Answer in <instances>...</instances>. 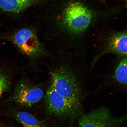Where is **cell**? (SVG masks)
I'll return each mask as SVG.
<instances>
[{
	"label": "cell",
	"instance_id": "6da1fadb",
	"mask_svg": "<svg viewBox=\"0 0 127 127\" xmlns=\"http://www.w3.org/2000/svg\"><path fill=\"white\" fill-rule=\"evenodd\" d=\"M95 17V12L85 4L72 1L67 4L62 13L61 25L69 34L79 35L86 31Z\"/></svg>",
	"mask_w": 127,
	"mask_h": 127
},
{
	"label": "cell",
	"instance_id": "7a4b0ae2",
	"mask_svg": "<svg viewBox=\"0 0 127 127\" xmlns=\"http://www.w3.org/2000/svg\"><path fill=\"white\" fill-rule=\"evenodd\" d=\"M51 84L60 96L80 111L82 90L74 74L69 70L60 68L51 73Z\"/></svg>",
	"mask_w": 127,
	"mask_h": 127
},
{
	"label": "cell",
	"instance_id": "3957f363",
	"mask_svg": "<svg viewBox=\"0 0 127 127\" xmlns=\"http://www.w3.org/2000/svg\"><path fill=\"white\" fill-rule=\"evenodd\" d=\"M127 114L119 118L112 116L109 109L101 107L85 114L79 120V127H123Z\"/></svg>",
	"mask_w": 127,
	"mask_h": 127
},
{
	"label": "cell",
	"instance_id": "277c9868",
	"mask_svg": "<svg viewBox=\"0 0 127 127\" xmlns=\"http://www.w3.org/2000/svg\"><path fill=\"white\" fill-rule=\"evenodd\" d=\"M44 101L47 113L54 117L73 118L80 112L60 96L51 84L47 89Z\"/></svg>",
	"mask_w": 127,
	"mask_h": 127
},
{
	"label": "cell",
	"instance_id": "5b68a950",
	"mask_svg": "<svg viewBox=\"0 0 127 127\" xmlns=\"http://www.w3.org/2000/svg\"><path fill=\"white\" fill-rule=\"evenodd\" d=\"M12 40L19 49L31 58L45 55L42 45L34 32L28 28L19 30L12 36Z\"/></svg>",
	"mask_w": 127,
	"mask_h": 127
},
{
	"label": "cell",
	"instance_id": "8992f818",
	"mask_svg": "<svg viewBox=\"0 0 127 127\" xmlns=\"http://www.w3.org/2000/svg\"><path fill=\"white\" fill-rule=\"evenodd\" d=\"M42 89L27 82H23L17 85L13 99L21 105L31 106L39 102L43 96Z\"/></svg>",
	"mask_w": 127,
	"mask_h": 127
},
{
	"label": "cell",
	"instance_id": "52a82bcc",
	"mask_svg": "<svg viewBox=\"0 0 127 127\" xmlns=\"http://www.w3.org/2000/svg\"><path fill=\"white\" fill-rule=\"evenodd\" d=\"M113 53L119 57L127 56V30L111 34L106 38L104 49L95 59L96 61L102 55Z\"/></svg>",
	"mask_w": 127,
	"mask_h": 127
},
{
	"label": "cell",
	"instance_id": "ba28073f",
	"mask_svg": "<svg viewBox=\"0 0 127 127\" xmlns=\"http://www.w3.org/2000/svg\"><path fill=\"white\" fill-rule=\"evenodd\" d=\"M35 0H0V9L4 11L17 13L29 7Z\"/></svg>",
	"mask_w": 127,
	"mask_h": 127
},
{
	"label": "cell",
	"instance_id": "9c48e42d",
	"mask_svg": "<svg viewBox=\"0 0 127 127\" xmlns=\"http://www.w3.org/2000/svg\"><path fill=\"white\" fill-rule=\"evenodd\" d=\"M112 78L117 85L127 89V56L123 58L117 64Z\"/></svg>",
	"mask_w": 127,
	"mask_h": 127
},
{
	"label": "cell",
	"instance_id": "30bf717a",
	"mask_svg": "<svg viewBox=\"0 0 127 127\" xmlns=\"http://www.w3.org/2000/svg\"><path fill=\"white\" fill-rule=\"evenodd\" d=\"M15 117L19 123L24 127H45L43 121L37 120L35 117L28 112H17Z\"/></svg>",
	"mask_w": 127,
	"mask_h": 127
},
{
	"label": "cell",
	"instance_id": "8fae6325",
	"mask_svg": "<svg viewBox=\"0 0 127 127\" xmlns=\"http://www.w3.org/2000/svg\"><path fill=\"white\" fill-rule=\"evenodd\" d=\"M9 83L7 76L2 71H0V97L2 94L8 89Z\"/></svg>",
	"mask_w": 127,
	"mask_h": 127
},
{
	"label": "cell",
	"instance_id": "7c38bea8",
	"mask_svg": "<svg viewBox=\"0 0 127 127\" xmlns=\"http://www.w3.org/2000/svg\"><path fill=\"white\" fill-rule=\"evenodd\" d=\"M99 0L101 2L104 3L106 2L107 0Z\"/></svg>",
	"mask_w": 127,
	"mask_h": 127
},
{
	"label": "cell",
	"instance_id": "4fadbf2b",
	"mask_svg": "<svg viewBox=\"0 0 127 127\" xmlns=\"http://www.w3.org/2000/svg\"><path fill=\"white\" fill-rule=\"evenodd\" d=\"M125 4H126V7H127V0H125Z\"/></svg>",
	"mask_w": 127,
	"mask_h": 127
}]
</instances>
